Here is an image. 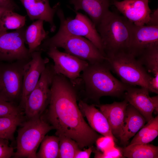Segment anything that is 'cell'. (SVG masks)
Returning <instances> with one entry per match:
<instances>
[{
    "mask_svg": "<svg viewBox=\"0 0 158 158\" xmlns=\"http://www.w3.org/2000/svg\"><path fill=\"white\" fill-rule=\"evenodd\" d=\"M51 90L47 118L56 135L73 139L80 148L92 146L99 135L83 117L77 103L75 85L63 75L55 74Z\"/></svg>",
    "mask_w": 158,
    "mask_h": 158,
    "instance_id": "1",
    "label": "cell"
},
{
    "mask_svg": "<svg viewBox=\"0 0 158 158\" xmlns=\"http://www.w3.org/2000/svg\"><path fill=\"white\" fill-rule=\"evenodd\" d=\"M106 60L88 63L81 77L86 91L93 98L103 96L119 97L124 95L130 86L120 81L111 74Z\"/></svg>",
    "mask_w": 158,
    "mask_h": 158,
    "instance_id": "2",
    "label": "cell"
},
{
    "mask_svg": "<svg viewBox=\"0 0 158 158\" xmlns=\"http://www.w3.org/2000/svg\"><path fill=\"white\" fill-rule=\"evenodd\" d=\"M133 23L110 10L96 27L106 56L128 51Z\"/></svg>",
    "mask_w": 158,
    "mask_h": 158,
    "instance_id": "3",
    "label": "cell"
},
{
    "mask_svg": "<svg viewBox=\"0 0 158 158\" xmlns=\"http://www.w3.org/2000/svg\"><path fill=\"white\" fill-rule=\"evenodd\" d=\"M51 47L62 48L64 52L90 63L106 60V57L90 41L83 37L56 33L44 40L37 50H46Z\"/></svg>",
    "mask_w": 158,
    "mask_h": 158,
    "instance_id": "4",
    "label": "cell"
},
{
    "mask_svg": "<svg viewBox=\"0 0 158 158\" xmlns=\"http://www.w3.org/2000/svg\"><path fill=\"white\" fill-rule=\"evenodd\" d=\"M106 61L122 82L146 88L150 92V82L152 77L132 54L128 51L121 52L106 56Z\"/></svg>",
    "mask_w": 158,
    "mask_h": 158,
    "instance_id": "5",
    "label": "cell"
},
{
    "mask_svg": "<svg viewBox=\"0 0 158 158\" xmlns=\"http://www.w3.org/2000/svg\"><path fill=\"white\" fill-rule=\"evenodd\" d=\"M18 131L15 158H37V150L46 134L53 127L41 117L23 121Z\"/></svg>",
    "mask_w": 158,
    "mask_h": 158,
    "instance_id": "6",
    "label": "cell"
},
{
    "mask_svg": "<svg viewBox=\"0 0 158 158\" xmlns=\"http://www.w3.org/2000/svg\"><path fill=\"white\" fill-rule=\"evenodd\" d=\"M29 60L0 62V99L17 104L18 102H20L23 73L26 64Z\"/></svg>",
    "mask_w": 158,
    "mask_h": 158,
    "instance_id": "7",
    "label": "cell"
},
{
    "mask_svg": "<svg viewBox=\"0 0 158 158\" xmlns=\"http://www.w3.org/2000/svg\"><path fill=\"white\" fill-rule=\"evenodd\" d=\"M60 7L56 12L60 21L57 33L84 37L92 42L105 56L100 36L91 20L77 11H75L76 15L74 18H66Z\"/></svg>",
    "mask_w": 158,
    "mask_h": 158,
    "instance_id": "8",
    "label": "cell"
},
{
    "mask_svg": "<svg viewBox=\"0 0 158 158\" xmlns=\"http://www.w3.org/2000/svg\"><path fill=\"white\" fill-rule=\"evenodd\" d=\"M53 65H47L39 81L28 96L23 109L28 119L41 117L50 100L51 88L55 74Z\"/></svg>",
    "mask_w": 158,
    "mask_h": 158,
    "instance_id": "9",
    "label": "cell"
},
{
    "mask_svg": "<svg viewBox=\"0 0 158 158\" xmlns=\"http://www.w3.org/2000/svg\"><path fill=\"white\" fill-rule=\"evenodd\" d=\"M25 29L24 27L11 32L0 31V62L31 59V54L25 44Z\"/></svg>",
    "mask_w": 158,
    "mask_h": 158,
    "instance_id": "10",
    "label": "cell"
},
{
    "mask_svg": "<svg viewBox=\"0 0 158 158\" xmlns=\"http://www.w3.org/2000/svg\"><path fill=\"white\" fill-rule=\"evenodd\" d=\"M48 56L54 62L53 67L56 74L66 77L74 85L79 82L80 73L88 64V62L65 52L60 51L56 47L47 50Z\"/></svg>",
    "mask_w": 158,
    "mask_h": 158,
    "instance_id": "11",
    "label": "cell"
},
{
    "mask_svg": "<svg viewBox=\"0 0 158 158\" xmlns=\"http://www.w3.org/2000/svg\"><path fill=\"white\" fill-rule=\"evenodd\" d=\"M42 51H35L31 53V58L25 66L23 75V90L19 106L22 109L26 99L37 84L40 76L49 62L48 58H43Z\"/></svg>",
    "mask_w": 158,
    "mask_h": 158,
    "instance_id": "12",
    "label": "cell"
},
{
    "mask_svg": "<svg viewBox=\"0 0 158 158\" xmlns=\"http://www.w3.org/2000/svg\"><path fill=\"white\" fill-rule=\"evenodd\" d=\"M158 46V25L133 24L128 52L137 58L146 50Z\"/></svg>",
    "mask_w": 158,
    "mask_h": 158,
    "instance_id": "13",
    "label": "cell"
},
{
    "mask_svg": "<svg viewBox=\"0 0 158 158\" xmlns=\"http://www.w3.org/2000/svg\"><path fill=\"white\" fill-rule=\"evenodd\" d=\"M149 92L146 88L130 86L124 94L125 99L141 113L147 122L153 118L154 111L158 112V96L151 97Z\"/></svg>",
    "mask_w": 158,
    "mask_h": 158,
    "instance_id": "14",
    "label": "cell"
},
{
    "mask_svg": "<svg viewBox=\"0 0 158 158\" xmlns=\"http://www.w3.org/2000/svg\"><path fill=\"white\" fill-rule=\"evenodd\" d=\"M149 0H123L114 1L113 4L123 16L137 26L147 25L152 11Z\"/></svg>",
    "mask_w": 158,
    "mask_h": 158,
    "instance_id": "15",
    "label": "cell"
},
{
    "mask_svg": "<svg viewBox=\"0 0 158 158\" xmlns=\"http://www.w3.org/2000/svg\"><path fill=\"white\" fill-rule=\"evenodd\" d=\"M25 8L30 19L33 21L40 20L49 23L51 32L56 29L54 16L60 7L58 3L53 7L50 6L48 0H20Z\"/></svg>",
    "mask_w": 158,
    "mask_h": 158,
    "instance_id": "16",
    "label": "cell"
},
{
    "mask_svg": "<svg viewBox=\"0 0 158 158\" xmlns=\"http://www.w3.org/2000/svg\"><path fill=\"white\" fill-rule=\"evenodd\" d=\"M128 104L125 99L121 102L96 105L106 117L112 133L116 138H118L121 134Z\"/></svg>",
    "mask_w": 158,
    "mask_h": 158,
    "instance_id": "17",
    "label": "cell"
},
{
    "mask_svg": "<svg viewBox=\"0 0 158 158\" xmlns=\"http://www.w3.org/2000/svg\"><path fill=\"white\" fill-rule=\"evenodd\" d=\"M78 105L83 116L86 117L89 125L93 130L103 136L111 137L116 141L106 117L95 107V105H89L80 101Z\"/></svg>",
    "mask_w": 158,
    "mask_h": 158,
    "instance_id": "18",
    "label": "cell"
},
{
    "mask_svg": "<svg viewBox=\"0 0 158 158\" xmlns=\"http://www.w3.org/2000/svg\"><path fill=\"white\" fill-rule=\"evenodd\" d=\"M146 122L141 113L128 103L122 131L118 138L120 144L125 146L127 145L130 139L144 126Z\"/></svg>",
    "mask_w": 158,
    "mask_h": 158,
    "instance_id": "19",
    "label": "cell"
},
{
    "mask_svg": "<svg viewBox=\"0 0 158 158\" xmlns=\"http://www.w3.org/2000/svg\"><path fill=\"white\" fill-rule=\"evenodd\" d=\"M75 11H84L96 27L109 11L110 0H70Z\"/></svg>",
    "mask_w": 158,
    "mask_h": 158,
    "instance_id": "20",
    "label": "cell"
},
{
    "mask_svg": "<svg viewBox=\"0 0 158 158\" xmlns=\"http://www.w3.org/2000/svg\"><path fill=\"white\" fill-rule=\"evenodd\" d=\"M44 21L38 20L34 22L25 29V42L28 45L30 53L37 50L42 41L48 37L49 32L43 26Z\"/></svg>",
    "mask_w": 158,
    "mask_h": 158,
    "instance_id": "21",
    "label": "cell"
},
{
    "mask_svg": "<svg viewBox=\"0 0 158 158\" xmlns=\"http://www.w3.org/2000/svg\"><path fill=\"white\" fill-rule=\"evenodd\" d=\"M123 157L128 158H157L158 147L149 143L134 144L122 150Z\"/></svg>",
    "mask_w": 158,
    "mask_h": 158,
    "instance_id": "22",
    "label": "cell"
},
{
    "mask_svg": "<svg viewBox=\"0 0 158 158\" xmlns=\"http://www.w3.org/2000/svg\"><path fill=\"white\" fill-rule=\"evenodd\" d=\"M24 121L22 115L0 117V138L13 140L17 128Z\"/></svg>",
    "mask_w": 158,
    "mask_h": 158,
    "instance_id": "23",
    "label": "cell"
},
{
    "mask_svg": "<svg viewBox=\"0 0 158 158\" xmlns=\"http://www.w3.org/2000/svg\"><path fill=\"white\" fill-rule=\"evenodd\" d=\"M59 141L57 136L45 135L41 143L39 151L37 153V158H59Z\"/></svg>",
    "mask_w": 158,
    "mask_h": 158,
    "instance_id": "24",
    "label": "cell"
},
{
    "mask_svg": "<svg viewBox=\"0 0 158 158\" xmlns=\"http://www.w3.org/2000/svg\"><path fill=\"white\" fill-rule=\"evenodd\" d=\"M26 16H23L11 10L6 11L0 19V31L17 30L25 25Z\"/></svg>",
    "mask_w": 158,
    "mask_h": 158,
    "instance_id": "25",
    "label": "cell"
},
{
    "mask_svg": "<svg viewBox=\"0 0 158 158\" xmlns=\"http://www.w3.org/2000/svg\"><path fill=\"white\" fill-rule=\"evenodd\" d=\"M147 71L158 78V46L150 48L136 58Z\"/></svg>",
    "mask_w": 158,
    "mask_h": 158,
    "instance_id": "26",
    "label": "cell"
},
{
    "mask_svg": "<svg viewBox=\"0 0 158 158\" xmlns=\"http://www.w3.org/2000/svg\"><path fill=\"white\" fill-rule=\"evenodd\" d=\"M59 138V158H73L77 152L80 150L78 143L73 139L61 135Z\"/></svg>",
    "mask_w": 158,
    "mask_h": 158,
    "instance_id": "27",
    "label": "cell"
},
{
    "mask_svg": "<svg viewBox=\"0 0 158 158\" xmlns=\"http://www.w3.org/2000/svg\"><path fill=\"white\" fill-rule=\"evenodd\" d=\"M22 109L16 104L0 99V117L22 115Z\"/></svg>",
    "mask_w": 158,
    "mask_h": 158,
    "instance_id": "28",
    "label": "cell"
},
{
    "mask_svg": "<svg viewBox=\"0 0 158 158\" xmlns=\"http://www.w3.org/2000/svg\"><path fill=\"white\" fill-rule=\"evenodd\" d=\"M95 152V158H120L123 157L122 152L118 148L115 146L107 151L102 152L98 150L93 148Z\"/></svg>",
    "mask_w": 158,
    "mask_h": 158,
    "instance_id": "29",
    "label": "cell"
},
{
    "mask_svg": "<svg viewBox=\"0 0 158 158\" xmlns=\"http://www.w3.org/2000/svg\"><path fill=\"white\" fill-rule=\"evenodd\" d=\"M114 139L111 136L98 137L95 142L98 149L102 152L107 151L115 146Z\"/></svg>",
    "mask_w": 158,
    "mask_h": 158,
    "instance_id": "30",
    "label": "cell"
},
{
    "mask_svg": "<svg viewBox=\"0 0 158 158\" xmlns=\"http://www.w3.org/2000/svg\"><path fill=\"white\" fill-rule=\"evenodd\" d=\"M158 135V120L145 135L134 144L149 143L154 140Z\"/></svg>",
    "mask_w": 158,
    "mask_h": 158,
    "instance_id": "31",
    "label": "cell"
},
{
    "mask_svg": "<svg viewBox=\"0 0 158 158\" xmlns=\"http://www.w3.org/2000/svg\"><path fill=\"white\" fill-rule=\"evenodd\" d=\"M14 152L9 141L0 138V158H9L13 156Z\"/></svg>",
    "mask_w": 158,
    "mask_h": 158,
    "instance_id": "32",
    "label": "cell"
},
{
    "mask_svg": "<svg viewBox=\"0 0 158 158\" xmlns=\"http://www.w3.org/2000/svg\"><path fill=\"white\" fill-rule=\"evenodd\" d=\"M158 120V116L153 117L150 120L147 122V123L141 128L135 134L129 145L134 144L140 138L143 136L152 126L155 122Z\"/></svg>",
    "mask_w": 158,
    "mask_h": 158,
    "instance_id": "33",
    "label": "cell"
},
{
    "mask_svg": "<svg viewBox=\"0 0 158 158\" xmlns=\"http://www.w3.org/2000/svg\"><path fill=\"white\" fill-rule=\"evenodd\" d=\"M0 6L14 11L19 9L14 0H0Z\"/></svg>",
    "mask_w": 158,
    "mask_h": 158,
    "instance_id": "34",
    "label": "cell"
},
{
    "mask_svg": "<svg viewBox=\"0 0 158 158\" xmlns=\"http://www.w3.org/2000/svg\"><path fill=\"white\" fill-rule=\"evenodd\" d=\"M93 146L89 147V148L82 151L80 149L76 153L74 158H89L93 152Z\"/></svg>",
    "mask_w": 158,
    "mask_h": 158,
    "instance_id": "35",
    "label": "cell"
},
{
    "mask_svg": "<svg viewBox=\"0 0 158 158\" xmlns=\"http://www.w3.org/2000/svg\"><path fill=\"white\" fill-rule=\"evenodd\" d=\"M146 25L153 26L158 25V8L152 11L150 14L149 21Z\"/></svg>",
    "mask_w": 158,
    "mask_h": 158,
    "instance_id": "36",
    "label": "cell"
},
{
    "mask_svg": "<svg viewBox=\"0 0 158 158\" xmlns=\"http://www.w3.org/2000/svg\"><path fill=\"white\" fill-rule=\"evenodd\" d=\"M7 10H10L4 7L0 6V19L4 12Z\"/></svg>",
    "mask_w": 158,
    "mask_h": 158,
    "instance_id": "37",
    "label": "cell"
}]
</instances>
